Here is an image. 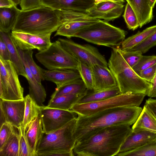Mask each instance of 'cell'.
I'll return each instance as SVG.
<instances>
[{"mask_svg":"<svg viewBox=\"0 0 156 156\" xmlns=\"http://www.w3.org/2000/svg\"><path fill=\"white\" fill-rule=\"evenodd\" d=\"M43 126L40 112L28 126L25 132V136L33 156H37L36 150L43 133Z\"/></svg>","mask_w":156,"mask_h":156,"instance_id":"44dd1931","label":"cell"},{"mask_svg":"<svg viewBox=\"0 0 156 156\" xmlns=\"http://www.w3.org/2000/svg\"><path fill=\"white\" fill-rule=\"evenodd\" d=\"M156 74V64L143 70L138 75L142 78L151 83Z\"/></svg>","mask_w":156,"mask_h":156,"instance_id":"60d3db41","label":"cell"},{"mask_svg":"<svg viewBox=\"0 0 156 156\" xmlns=\"http://www.w3.org/2000/svg\"><path fill=\"white\" fill-rule=\"evenodd\" d=\"M19 74L10 60L0 58V98L8 100L24 99L23 88L21 85Z\"/></svg>","mask_w":156,"mask_h":156,"instance_id":"30bf717a","label":"cell"},{"mask_svg":"<svg viewBox=\"0 0 156 156\" xmlns=\"http://www.w3.org/2000/svg\"><path fill=\"white\" fill-rule=\"evenodd\" d=\"M132 129V131L146 130L156 133V119L145 105Z\"/></svg>","mask_w":156,"mask_h":156,"instance_id":"cb8c5ba5","label":"cell"},{"mask_svg":"<svg viewBox=\"0 0 156 156\" xmlns=\"http://www.w3.org/2000/svg\"><path fill=\"white\" fill-rule=\"evenodd\" d=\"M90 67L94 91L108 90L118 87L115 76L108 67L95 65Z\"/></svg>","mask_w":156,"mask_h":156,"instance_id":"2e32d148","label":"cell"},{"mask_svg":"<svg viewBox=\"0 0 156 156\" xmlns=\"http://www.w3.org/2000/svg\"><path fill=\"white\" fill-rule=\"evenodd\" d=\"M14 5L10 0H0V8H9Z\"/></svg>","mask_w":156,"mask_h":156,"instance_id":"7dc6e473","label":"cell"},{"mask_svg":"<svg viewBox=\"0 0 156 156\" xmlns=\"http://www.w3.org/2000/svg\"><path fill=\"white\" fill-rule=\"evenodd\" d=\"M130 126L117 125L99 130L87 139L76 143L73 149L74 155L116 156L132 131Z\"/></svg>","mask_w":156,"mask_h":156,"instance_id":"7a4b0ae2","label":"cell"},{"mask_svg":"<svg viewBox=\"0 0 156 156\" xmlns=\"http://www.w3.org/2000/svg\"><path fill=\"white\" fill-rule=\"evenodd\" d=\"M156 3V0H150V6L153 8Z\"/></svg>","mask_w":156,"mask_h":156,"instance_id":"681fc988","label":"cell"},{"mask_svg":"<svg viewBox=\"0 0 156 156\" xmlns=\"http://www.w3.org/2000/svg\"><path fill=\"white\" fill-rule=\"evenodd\" d=\"M0 58L4 60L10 61L9 52L7 46L1 37H0Z\"/></svg>","mask_w":156,"mask_h":156,"instance_id":"7bdbcfd3","label":"cell"},{"mask_svg":"<svg viewBox=\"0 0 156 156\" xmlns=\"http://www.w3.org/2000/svg\"><path fill=\"white\" fill-rule=\"evenodd\" d=\"M37 60L48 70L78 69V60L72 55L57 40L46 49L35 55Z\"/></svg>","mask_w":156,"mask_h":156,"instance_id":"ba28073f","label":"cell"},{"mask_svg":"<svg viewBox=\"0 0 156 156\" xmlns=\"http://www.w3.org/2000/svg\"><path fill=\"white\" fill-rule=\"evenodd\" d=\"M94 0V4H98L101 2L105 1H108L107 0Z\"/></svg>","mask_w":156,"mask_h":156,"instance_id":"816d5d0a","label":"cell"},{"mask_svg":"<svg viewBox=\"0 0 156 156\" xmlns=\"http://www.w3.org/2000/svg\"><path fill=\"white\" fill-rule=\"evenodd\" d=\"M142 109L138 106L121 107L105 110L89 116L78 115L75 134L76 143L87 139L108 126L133 124Z\"/></svg>","mask_w":156,"mask_h":156,"instance_id":"6da1fadb","label":"cell"},{"mask_svg":"<svg viewBox=\"0 0 156 156\" xmlns=\"http://www.w3.org/2000/svg\"><path fill=\"white\" fill-rule=\"evenodd\" d=\"M0 37L4 41L8 49L10 59L15 66L19 75L26 79L27 74L18 48L14 42L10 32L0 31Z\"/></svg>","mask_w":156,"mask_h":156,"instance_id":"7402d4cb","label":"cell"},{"mask_svg":"<svg viewBox=\"0 0 156 156\" xmlns=\"http://www.w3.org/2000/svg\"><path fill=\"white\" fill-rule=\"evenodd\" d=\"M144 105L151 112L156 119V99L150 98L146 100Z\"/></svg>","mask_w":156,"mask_h":156,"instance_id":"ee69618b","label":"cell"},{"mask_svg":"<svg viewBox=\"0 0 156 156\" xmlns=\"http://www.w3.org/2000/svg\"><path fill=\"white\" fill-rule=\"evenodd\" d=\"M44 133H48L58 129L78 116L76 112L50 108L47 106L40 107Z\"/></svg>","mask_w":156,"mask_h":156,"instance_id":"7c38bea8","label":"cell"},{"mask_svg":"<svg viewBox=\"0 0 156 156\" xmlns=\"http://www.w3.org/2000/svg\"><path fill=\"white\" fill-rule=\"evenodd\" d=\"M11 37L17 47L23 51L37 49L39 51L47 48L51 44L52 34L35 35L11 31Z\"/></svg>","mask_w":156,"mask_h":156,"instance_id":"5bb4252c","label":"cell"},{"mask_svg":"<svg viewBox=\"0 0 156 156\" xmlns=\"http://www.w3.org/2000/svg\"><path fill=\"white\" fill-rule=\"evenodd\" d=\"M74 156L73 151H58L54 152L48 153L45 155L44 156Z\"/></svg>","mask_w":156,"mask_h":156,"instance_id":"bcb514c9","label":"cell"},{"mask_svg":"<svg viewBox=\"0 0 156 156\" xmlns=\"http://www.w3.org/2000/svg\"><path fill=\"white\" fill-rule=\"evenodd\" d=\"M87 94H65L51 98L47 106L50 108L70 110L73 105L77 103Z\"/></svg>","mask_w":156,"mask_h":156,"instance_id":"d4e9b609","label":"cell"},{"mask_svg":"<svg viewBox=\"0 0 156 156\" xmlns=\"http://www.w3.org/2000/svg\"><path fill=\"white\" fill-rule=\"evenodd\" d=\"M131 6L137 18L140 27L152 21L153 17V9L150 0H126Z\"/></svg>","mask_w":156,"mask_h":156,"instance_id":"603a6c76","label":"cell"},{"mask_svg":"<svg viewBox=\"0 0 156 156\" xmlns=\"http://www.w3.org/2000/svg\"><path fill=\"white\" fill-rule=\"evenodd\" d=\"M43 76L44 80L54 83L56 85L57 88L70 82L81 78L78 70L71 69H43Z\"/></svg>","mask_w":156,"mask_h":156,"instance_id":"ffe728a7","label":"cell"},{"mask_svg":"<svg viewBox=\"0 0 156 156\" xmlns=\"http://www.w3.org/2000/svg\"><path fill=\"white\" fill-rule=\"evenodd\" d=\"M15 6L20 4L21 0H10Z\"/></svg>","mask_w":156,"mask_h":156,"instance_id":"c3c4849f","label":"cell"},{"mask_svg":"<svg viewBox=\"0 0 156 156\" xmlns=\"http://www.w3.org/2000/svg\"><path fill=\"white\" fill-rule=\"evenodd\" d=\"M123 16L129 29L134 30L140 27L136 16L132 8L128 3L125 6Z\"/></svg>","mask_w":156,"mask_h":156,"instance_id":"e575fe53","label":"cell"},{"mask_svg":"<svg viewBox=\"0 0 156 156\" xmlns=\"http://www.w3.org/2000/svg\"><path fill=\"white\" fill-rule=\"evenodd\" d=\"M20 9L15 5L7 8H0V31L10 32L15 23Z\"/></svg>","mask_w":156,"mask_h":156,"instance_id":"484cf974","label":"cell"},{"mask_svg":"<svg viewBox=\"0 0 156 156\" xmlns=\"http://www.w3.org/2000/svg\"><path fill=\"white\" fill-rule=\"evenodd\" d=\"M118 49L125 60L128 65L133 68L139 62L143 56L142 53L138 51Z\"/></svg>","mask_w":156,"mask_h":156,"instance_id":"d590c367","label":"cell"},{"mask_svg":"<svg viewBox=\"0 0 156 156\" xmlns=\"http://www.w3.org/2000/svg\"><path fill=\"white\" fill-rule=\"evenodd\" d=\"M107 1L123 3L125 2V0H107Z\"/></svg>","mask_w":156,"mask_h":156,"instance_id":"f907efd6","label":"cell"},{"mask_svg":"<svg viewBox=\"0 0 156 156\" xmlns=\"http://www.w3.org/2000/svg\"><path fill=\"white\" fill-rule=\"evenodd\" d=\"M61 24L56 11L42 5L30 9H20L12 31L46 35L56 31Z\"/></svg>","mask_w":156,"mask_h":156,"instance_id":"3957f363","label":"cell"},{"mask_svg":"<svg viewBox=\"0 0 156 156\" xmlns=\"http://www.w3.org/2000/svg\"><path fill=\"white\" fill-rule=\"evenodd\" d=\"M124 6L123 3L105 1L94 4L87 12L94 17L108 22L119 17L123 12Z\"/></svg>","mask_w":156,"mask_h":156,"instance_id":"9a60e30c","label":"cell"},{"mask_svg":"<svg viewBox=\"0 0 156 156\" xmlns=\"http://www.w3.org/2000/svg\"><path fill=\"white\" fill-rule=\"evenodd\" d=\"M122 94L117 87L111 89L88 93L83 97L77 103L83 104L101 101Z\"/></svg>","mask_w":156,"mask_h":156,"instance_id":"f546056e","label":"cell"},{"mask_svg":"<svg viewBox=\"0 0 156 156\" xmlns=\"http://www.w3.org/2000/svg\"><path fill=\"white\" fill-rule=\"evenodd\" d=\"M156 31V25L147 27L141 32L138 31L136 34L125 39L120 48L123 50L131 49L144 41Z\"/></svg>","mask_w":156,"mask_h":156,"instance_id":"f1b7e54d","label":"cell"},{"mask_svg":"<svg viewBox=\"0 0 156 156\" xmlns=\"http://www.w3.org/2000/svg\"><path fill=\"white\" fill-rule=\"evenodd\" d=\"M57 12L62 24L56 31L54 37L61 36L70 39L100 20L91 16L87 11L61 9L57 10Z\"/></svg>","mask_w":156,"mask_h":156,"instance_id":"9c48e42d","label":"cell"},{"mask_svg":"<svg viewBox=\"0 0 156 156\" xmlns=\"http://www.w3.org/2000/svg\"><path fill=\"white\" fill-rule=\"evenodd\" d=\"M18 49L27 76V79L29 85V94L38 106L41 107L44 106L43 103L45 101L46 96L45 89L41 83L37 81L30 71L24 58V51L18 48Z\"/></svg>","mask_w":156,"mask_h":156,"instance_id":"ac0fdd59","label":"cell"},{"mask_svg":"<svg viewBox=\"0 0 156 156\" xmlns=\"http://www.w3.org/2000/svg\"><path fill=\"white\" fill-rule=\"evenodd\" d=\"M146 95L144 94L130 92L122 94L98 101L76 103L73 105L70 110L76 112L78 115L89 116L98 112L114 108L139 106Z\"/></svg>","mask_w":156,"mask_h":156,"instance_id":"52a82bcc","label":"cell"},{"mask_svg":"<svg viewBox=\"0 0 156 156\" xmlns=\"http://www.w3.org/2000/svg\"><path fill=\"white\" fill-rule=\"evenodd\" d=\"M86 85L83 80L79 79L56 88L51 98L65 94H86L88 92Z\"/></svg>","mask_w":156,"mask_h":156,"instance_id":"4316f807","label":"cell"},{"mask_svg":"<svg viewBox=\"0 0 156 156\" xmlns=\"http://www.w3.org/2000/svg\"><path fill=\"white\" fill-rule=\"evenodd\" d=\"M156 64V56H144L132 68L138 75L143 70Z\"/></svg>","mask_w":156,"mask_h":156,"instance_id":"74e56055","label":"cell"},{"mask_svg":"<svg viewBox=\"0 0 156 156\" xmlns=\"http://www.w3.org/2000/svg\"><path fill=\"white\" fill-rule=\"evenodd\" d=\"M63 48L72 55L90 67L94 65L108 67L105 57L95 47L89 44H81L70 39H58Z\"/></svg>","mask_w":156,"mask_h":156,"instance_id":"8fae6325","label":"cell"},{"mask_svg":"<svg viewBox=\"0 0 156 156\" xmlns=\"http://www.w3.org/2000/svg\"><path fill=\"white\" fill-rule=\"evenodd\" d=\"M127 32L100 19L74 36L93 44L110 47H120Z\"/></svg>","mask_w":156,"mask_h":156,"instance_id":"5b68a950","label":"cell"},{"mask_svg":"<svg viewBox=\"0 0 156 156\" xmlns=\"http://www.w3.org/2000/svg\"><path fill=\"white\" fill-rule=\"evenodd\" d=\"M25 107L24 99L8 100L0 98L1 126L8 122L17 129L22 126Z\"/></svg>","mask_w":156,"mask_h":156,"instance_id":"4fadbf2b","label":"cell"},{"mask_svg":"<svg viewBox=\"0 0 156 156\" xmlns=\"http://www.w3.org/2000/svg\"><path fill=\"white\" fill-rule=\"evenodd\" d=\"M78 71L88 90H93L92 71L90 67L78 60Z\"/></svg>","mask_w":156,"mask_h":156,"instance_id":"836d02e7","label":"cell"},{"mask_svg":"<svg viewBox=\"0 0 156 156\" xmlns=\"http://www.w3.org/2000/svg\"><path fill=\"white\" fill-rule=\"evenodd\" d=\"M42 5L54 10L71 9L83 11L94 4V0H41Z\"/></svg>","mask_w":156,"mask_h":156,"instance_id":"d6986e66","label":"cell"},{"mask_svg":"<svg viewBox=\"0 0 156 156\" xmlns=\"http://www.w3.org/2000/svg\"><path fill=\"white\" fill-rule=\"evenodd\" d=\"M20 5L21 10L30 9L42 5L41 0H21Z\"/></svg>","mask_w":156,"mask_h":156,"instance_id":"b9f144b4","label":"cell"},{"mask_svg":"<svg viewBox=\"0 0 156 156\" xmlns=\"http://www.w3.org/2000/svg\"><path fill=\"white\" fill-rule=\"evenodd\" d=\"M19 140L18 131L16 130L0 148V156H19Z\"/></svg>","mask_w":156,"mask_h":156,"instance_id":"4dcf8cb0","label":"cell"},{"mask_svg":"<svg viewBox=\"0 0 156 156\" xmlns=\"http://www.w3.org/2000/svg\"><path fill=\"white\" fill-rule=\"evenodd\" d=\"M108 64L121 94L130 92L147 95L151 83L141 78L128 65L118 48H112Z\"/></svg>","mask_w":156,"mask_h":156,"instance_id":"277c9868","label":"cell"},{"mask_svg":"<svg viewBox=\"0 0 156 156\" xmlns=\"http://www.w3.org/2000/svg\"><path fill=\"white\" fill-rule=\"evenodd\" d=\"M0 127V148L3 146L16 130L14 127L6 122L4 123Z\"/></svg>","mask_w":156,"mask_h":156,"instance_id":"ab89813d","label":"cell"},{"mask_svg":"<svg viewBox=\"0 0 156 156\" xmlns=\"http://www.w3.org/2000/svg\"><path fill=\"white\" fill-rule=\"evenodd\" d=\"M24 99L25 107L21 127L22 133L25 135L27 127L39 114L41 107L37 105L29 94L26 96Z\"/></svg>","mask_w":156,"mask_h":156,"instance_id":"83f0119b","label":"cell"},{"mask_svg":"<svg viewBox=\"0 0 156 156\" xmlns=\"http://www.w3.org/2000/svg\"><path fill=\"white\" fill-rule=\"evenodd\" d=\"M147 95L150 98H156V74L151 82V86Z\"/></svg>","mask_w":156,"mask_h":156,"instance_id":"f6af8a7d","label":"cell"},{"mask_svg":"<svg viewBox=\"0 0 156 156\" xmlns=\"http://www.w3.org/2000/svg\"><path fill=\"white\" fill-rule=\"evenodd\" d=\"M19 135V156H33L31 151L26 138L23 134L21 126L18 129Z\"/></svg>","mask_w":156,"mask_h":156,"instance_id":"f35d334b","label":"cell"},{"mask_svg":"<svg viewBox=\"0 0 156 156\" xmlns=\"http://www.w3.org/2000/svg\"><path fill=\"white\" fill-rule=\"evenodd\" d=\"M33 52L32 50L24 51V58L33 75L39 83H41V81L44 80L43 76V69L38 66L34 60Z\"/></svg>","mask_w":156,"mask_h":156,"instance_id":"d6a6232c","label":"cell"},{"mask_svg":"<svg viewBox=\"0 0 156 156\" xmlns=\"http://www.w3.org/2000/svg\"><path fill=\"white\" fill-rule=\"evenodd\" d=\"M117 156H156V140L137 149L125 152H119Z\"/></svg>","mask_w":156,"mask_h":156,"instance_id":"1f68e13d","label":"cell"},{"mask_svg":"<svg viewBox=\"0 0 156 156\" xmlns=\"http://www.w3.org/2000/svg\"><path fill=\"white\" fill-rule=\"evenodd\" d=\"M155 140L156 133L146 130H132L122 145L119 152H125L139 148Z\"/></svg>","mask_w":156,"mask_h":156,"instance_id":"e0dca14e","label":"cell"},{"mask_svg":"<svg viewBox=\"0 0 156 156\" xmlns=\"http://www.w3.org/2000/svg\"><path fill=\"white\" fill-rule=\"evenodd\" d=\"M77 121L76 118L58 129L48 133L43 132L37 147V156H44L54 152L73 151L76 144Z\"/></svg>","mask_w":156,"mask_h":156,"instance_id":"8992f818","label":"cell"},{"mask_svg":"<svg viewBox=\"0 0 156 156\" xmlns=\"http://www.w3.org/2000/svg\"><path fill=\"white\" fill-rule=\"evenodd\" d=\"M156 46V31L144 41L132 48L127 50L138 51L145 53L150 48Z\"/></svg>","mask_w":156,"mask_h":156,"instance_id":"8d00e7d4","label":"cell"}]
</instances>
